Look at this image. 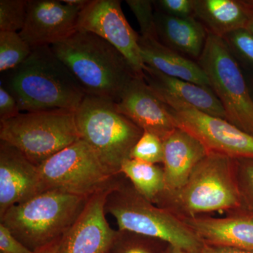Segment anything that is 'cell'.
<instances>
[{
	"instance_id": "cell-36",
	"label": "cell",
	"mask_w": 253,
	"mask_h": 253,
	"mask_svg": "<svg viewBox=\"0 0 253 253\" xmlns=\"http://www.w3.org/2000/svg\"><path fill=\"white\" fill-rule=\"evenodd\" d=\"M201 251H199V252H191V251H186V250L179 249V248L169 245L165 253H201Z\"/></svg>"
},
{
	"instance_id": "cell-7",
	"label": "cell",
	"mask_w": 253,
	"mask_h": 253,
	"mask_svg": "<svg viewBox=\"0 0 253 253\" xmlns=\"http://www.w3.org/2000/svg\"><path fill=\"white\" fill-rule=\"evenodd\" d=\"M80 139L76 115L68 110L21 113L0 123V141L14 146L37 167Z\"/></svg>"
},
{
	"instance_id": "cell-10",
	"label": "cell",
	"mask_w": 253,
	"mask_h": 253,
	"mask_svg": "<svg viewBox=\"0 0 253 253\" xmlns=\"http://www.w3.org/2000/svg\"><path fill=\"white\" fill-rule=\"evenodd\" d=\"M166 106L176 127L198 139L208 154L214 153L234 159L253 158V136L226 120L186 104Z\"/></svg>"
},
{
	"instance_id": "cell-30",
	"label": "cell",
	"mask_w": 253,
	"mask_h": 253,
	"mask_svg": "<svg viewBox=\"0 0 253 253\" xmlns=\"http://www.w3.org/2000/svg\"><path fill=\"white\" fill-rule=\"evenodd\" d=\"M156 11L179 18L194 16V0H158L153 1Z\"/></svg>"
},
{
	"instance_id": "cell-32",
	"label": "cell",
	"mask_w": 253,
	"mask_h": 253,
	"mask_svg": "<svg viewBox=\"0 0 253 253\" xmlns=\"http://www.w3.org/2000/svg\"><path fill=\"white\" fill-rule=\"evenodd\" d=\"M21 113L14 96L0 86V123L15 118Z\"/></svg>"
},
{
	"instance_id": "cell-2",
	"label": "cell",
	"mask_w": 253,
	"mask_h": 253,
	"mask_svg": "<svg viewBox=\"0 0 253 253\" xmlns=\"http://www.w3.org/2000/svg\"><path fill=\"white\" fill-rule=\"evenodd\" d=\"M51 46L86 94L118 102L137 77L124 56L94 33L78 31Z\"/></svg>"
},
{
	"instance_id": "cell-24",
	"label": "cell",
	"mask_w": 253,
	"mask_h": 253,
	"mask_svg": "<svg viewBox=\"0 0 253 253\" xmlns=\"http://www.w3.org/2000/svg\"><path fill=\"white\" fill-rule=\"evenodd\" d=\"M32 47L19 32L0 31V72L17 68L31 54Z\"/></svg>"
},
{
	"instance_id": "cell-8",
	"label": "cell",
	"mask_w": 253,
	"mask_h": 253,
	"mask_svg": "<svg viewBox=\"0 0 253 253\" xmlns=\"http://www.w3.org/2000/svg\"><path fill=\"white\" fill-rule=\"evenodd\" d=\"M197 63L224 108L226 121L253 136V99L239 63L224 39L208 33Z\"/></svg>"
},
{
	"instance_id": "cell-20",
	"label": "cell",
	"mask_w": 253,
	"mask_h": 253,
	"mask_svg": "<svg viewBox=\"0 0 253 253\" xmlns=\"http://www.w3.org/2000/svg\"><path fill=\"white\" fill-rule=\"evenodd\" d=\"M139 46L144 65L166 76L211 87L209 80L199 63L164 45L159 40L139 36Z\"/></svg>"
},
{
	"instance_id": "cell-13",
	"label": "cell",
	"mask_w": 253,
	"mask_h": 253,
	"mask_svg": "<svg viewBox=\"0 0 253 253\" xmlns=\"http://www.w3.org/2000/svg\"><path fill=\"white\" fill-rule=\"evenodd\" d=\"M118 178L112 185L89 198L80 217L60 239L56 253H107L117 230L106 219L105 204Z\"/></svg>"
},
{
	"instance_id": "cell-25",
	"label": "cell",
	"mask_w": 253,
	"mask_h": 253,
	"mask_svg": "<svg viewBox=\"0 0 253 253\" xmlns=\"http://www.w3.org/2000/svg\"><path fill=\"white\" fill-rule=\"evenodd\" d=\"M28 7V0H1L0 31H21L27 18Z\"/></svg>"
},
{
	"instance_id": "cell-15",
	"label": "cell",
	"mask_w": 253,
	"mask_h": 253,
	"mask_svg": "<svg viewBox=\"0 0 253 253\" xmlns=\"http://www.w3.org/2000/svg\"><path fill=\"white\" fill-rule=\"evenodd\" d=\"M41 193L38 167L14 146L0 141V217Z\"/></svg>"
},
{
	"instance_id": "cell-12",
	"label": "cell",
	"mask_w": 253,
	"mask_h": 253,
	"mask_svg": "<svg viewBox=\"0 0 253 253\" xmlns=\"http://www.w3.org/2000/svg\"><path fill=\"white\" fill-rule=\"evenodd\" d=\"M83 7L56 0H28L27 18L20 36L32 49L52 46L78 31Z\"/></svg>"
},
{
	"instance_id": "cell-21",
	"label": "cell",
	"mask_w": 253,
	"mask_h": 253,
	"mask_svg": "<svg viewBox=\"0 0 253 253\" xmlns=\"http://www.w3.org/2000/svg\"><path fill=\"white\" fill-rule=\"evenodd\" d=\"M251 13V8L244 1L194 0V17L208 33L221 38L246 28Z\"/></svg>"
},
{
	"instance_id": "cell-33",
	"label": "cell",
	"mask_w": 253,
	"mask_h": 253,
	"mask_svg": "<svg viewBox=\"0 0 253 253\" xmlns=\"http://www.w3.org/2000/svg\"><path fill=\"white\" fill-rule=\"evenodd\" d=\"M201 253H253V251L229 246H209L204 244V249Z\"/></svg>"
},
{
	"instance_id": "cell-5",
	"label": "cell",
	"mask_w": 253,
	"mask_h": 253,
	"mask_svg": "<svg viewBox=\"0 0 253 253\" xmlns=\"http://www.w3.org/2000/svg\"><path fill=\"white\" fill-rule=\"evenodd\" d=\"M241 207L236 159L209 153L163 208L185 218L218 211L228 212Z\"/></svg>"
},
{
	"instance_id": "cell-29",
	"label": "cell",
	"mask_w": 253,
	"mask_h": 253,
	"mask_svg": "<svg viewBox=\"0 0 253 253\" xmlns=\"http://www.w3.org/2000/svg\"><path fill=\"white\" fill-rule=\"evenodd\" d=\"M233 54L239 55L253 66V35L246 28L231 32L223 38Z\"/></svg>"
},
{
	"instance_id": "cell-22",
	"label": "cell",
	"mask_w": 253,
	"mask_h": 253,
	"mask_svg": "<svg viewBox=\"0 0 253 253\" xmlns=\"http://www.w3.org/2000/svg\"><path fill=\"white\" fill-rule=\"evenodd\" d=\"M121 173L129 179L145 199L163 208L168 192L163 168L156 164L128 159L123 163Z\"/></svg>"
},
{
	"instance_id": "cell-27",
	"label": "cell",
	"mask_w": 253,
	"mask_h": 253,
	"mask_svg": "<svg viewBox=\"0 0 253 253\" xmlns=\"http://www.w3.org/2000/svg\"><path fill=\"white\" fill-rule=\"evenodd\" d=\"M126 4L134 14L139 27L140 36L147 39L158 40L156 23L154 3L149 0H126Z\"/></svg>"
},
{
	"instance_id": "cell-23",
	"label": "cell",
	"mask_w": 253,
	"mask_h": 253,
	"mask_svg": "<svg viewBox=\"0 0 253 253\" xmlns=\"http://www.w3.org/2000/svg\"><path fill=\"white\" fill-rule=\"evenodd\" d=\"M168 246L162 240L118 229L106 253H165Z\"/></svg>"
},
{
	"instance_id": "cell-6",
	"label": "cell",
	"mask_w": 253,
	"mask_h": 253,
	"mask_svg": "<svg viewBox=\"0 0 253 253\" xmlns=\"http://www.w3.org/2000/svg\"><path fill=\"white\" fill-rule=\"evenodd\" d=\"M76 115L81 139L94 151L113 176L121 174L123 163L144 131L116 109L113 101L86 94Z\"/></svg>"
},
{
	"instance_id": "cell-19",
	"label": "cell",
	"mask_w": 253,
	"mask_h": 253,
	"mask_svg": "<svg viewBox=\"0 0 253 253\" xmlns=\"http://www.w3.org/2000/svg\"><path fill=\"white\" fill-rule=\"evenodd\" d=\"M158 40L168 46L192 59H199L204 51L208 31L194 16L179 18L155 11Z\"/></svg>"
},
{
	"instance_id": "cell-17",
	"label": "cell",
	"mask_w": 253,
	"mask_h": 253,
	"mask_svg": "<svg viewBox=\"0 0 253 253\" xmlns=\"http://www.w3.org/2000/svg\"><path fill=\"white\" fill-rule=\"evenodd\" d=\"M143 72L144 81L165 104H186L226 120L224 108L209 86L166 76L146 65L143 68Z\"/></svg>"
},
{
	"instance_id": "cell-1",
	"label": "cell",
	"mask_w": 253,
	"mask_h": 253,
	"mask_svg": "<svg viewBox=\"0 0 253 253\" xmlns=\"http://www.w3.org/2000/svg\"><path fill=\"white\" fill-rule=\"evenodd\" d=\"M1 85L14 96L20 111H77L85 91L51 46L32 49L20 66L3 73Z\"/></svg>"
},
{
	"instance_id": "cell-35",
	"label": "cell",
	"mask_w": 253,
	"mask_h": 253,
	"mask_svg": "<svg viewBox=\"0 0 253 253\" xmlns=\"http://www.w3.org/2000/svg\"><path fill=\"white\" fill-rule=\"evenodd\" d=\"M63 1L66 4L83 8L89 3V0H63Z\"/></svg>"
},
{
	"instance_id": "cell-37",
	"label": "cell",
	"mask_w": 253,
	"mask_h": 253,
	"mask_svg": "<svg viewBox=\"0 0 253 253\" xmlns=\"http://www.w3.org/2000/svg\"><path fill=\"white\" fill-rule=\"evenodd\" d=\"M246 29H247L251 34L253 35V9H251V16H250L249 21Z\"/></svg>"
},
{
	"instance_id": "cell-18",
	"label": "cell",
	"mask_w": 253,
	"mask_h": 253,
	"mask_svg": "<svg viewBox=\"0 0 253 253\" xmlns=\"http://www.w3.org/2000/svg\"><path fill=\"white\" fill-rule=\"evenodd\" d=\"M163 171L169 200L180 191L200 161L208 154L204 145L192 135L176 128L163 139Z\"/></svg>"
},
{
	"instance_id": "cell-3",
	"label": "cell",
	"mask_w": 253,
	"mask_h": 253,
	"mask_svg": "<svg viewBox=\"0 0 253 253\" xmlns=\"http://www.w3.org/2000/svg\"><path fill=\"white\" fill-rule=\"evenodd\" d=\"M104 208L116 219L118 230L162 240L191 252L204 249V243L181 218L145 199L123 174L108 194Z\"/></svg>"
},
{
	"instance_id": "cell-9",
	"label": "cell",
	"mask_w": 253,
	"mask_h": 253,
	"mask_svg": "<svg viewBox=\"0 0 253 253\" xmlns=\"http://www.w3.org/2000/svg\"><path fill=\"white\" fill-rule=\"evenodd\" d=\"M38 172L42 192L54 190L85 197L112 185L120 175L110 174L83 139L42 163Z\"/></svg>"
},
{
	"instance_id": "cell-28",
	"label": "cell",
	"mask_w": 253,
	"mask_h": 253,
	"mask_svg": "<svg viewBox=\"0 0 253 253\" xmlns=\"http://www.w3.org/2000/svg\"><path fill=\"white\" fill-rule=\"evenodd\" d=\"M236 168L242 207L253 211V158L236 159Z\"/></svg>"
},
{
	"instance_id": "cell-16",
	"label": "cell",
	"mask_w": 253,
	"mask_h": 253,
	"mask_svg": "<svg viewBox=\"0 0 253 253\" xmlns=\"http://www.w3.org/2000/svg\"><path fill=\"white\" fill-rule=\"evenodd\" d=\"M205 245L253 251V211L240 208L223 217L181 218Z\"/></svg>"
},
{
	"instance_id": "cell-26",
	"label": "cell",
	"mask_w": 253,
	"mask_h": 253,
	"mask_svg": "<svg viewBox=\"0 0 253 253\" xmlns=\"http://www.w3.org/2000/svg\"><path fill=\"white\" fill-rule=\"evenodd\" d=\"M130 159L157 165L163 163L162 139L152 133L144 131L142 136L131 150Z\"/></svg>"
},
{
	"instance_id": "cell-38",
	"label": "cell",
	"mask_w": 253,
	"mask_h": 253,
	"mask_svg": "<svg viewBox=\"0 0 253 253\" xmlns=\"http://www.w3.org/2000/svg\"><path fill=\"white\" fill-rule=\"evenodd\" d=\"M245 4L247 5L249 8L253 9V0H247V1H244Z\"/></svg>"
},
{
	"instance_id": "cell-34",
	"label": "cell",
	"mask_w": 253,
	"mask_h": 253,
	"mask_svg": "<svg viewBox=\"0 0 253 253\" xmlns=\"http://www.w3.org/2000/svg\"><path fill=\"white\" fill-rule=\"evenodd\" d=\"M60 239L54 242L51 243L47 246H44L41 249L37 250L35 251L34 253H57L58 248H59V244Z\"/></svg>"
},
{
	"instance_id": "cell-14",
	"label": "cell",
	"mask_w": 253,
	"mask_h": 253,
	"mask_svg": "<svg viewBox=\"0 0 253 253\" xmlns=\"http://www.w3.org/2000/svg\"><path fill=\"white\" fill-rule=\"evenodd\" d=\"M115 106L118 112L143 131L156 134L162 140L177 128L166 105L151 90L144 78H133Z\"/></svg>"
},
{
	"instance_id": "cell-31",
	"label": "cell",
	"mask_w": 253,
	"mask_h": 253,
	"mask_svg": "<svg viewBox=\"0 0 253 253\" xmlns=\"http://www.w3.org/2000/svg\"><path fill=\"white\" fill-rule=\"evenodd\" d=\"M0 253H34L0 223Z\"/></svg>"
},
{
	"instance_id": "cell-11",
	"label": "cell",
	"mask_w": 253,
	"mask_h": 253,
	"mask_svg": "<svg viewBox=\"0 0 253 253\" xmlns=\"http://www.w3.org/2000/svg\"><path fill=\"white\" fill-rule=\"evenodd\" d=\"M78 31L94 33L107 41L124 56L134 74L144 78L139 36L126 21L121 1H89L80 13Z\"/></svg>"
},
{
	"instance_id": "cell-4",
	"label": "cell",
	"mask_w": 253,
	"mask_h": 253,
	"mask_svg": "<svg viewBox=\"0 0 253 253\" xmlns=\"http://www.w3.org/2000/svg\"><path fill=\"white\" fill-rule=\"evenodd\" d=\"M89 198L54 190L43 191L10 208L0 223L35 252L61 239L84 211Z\"/></svg>"
}]
</instances>
